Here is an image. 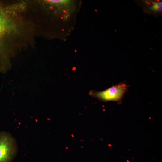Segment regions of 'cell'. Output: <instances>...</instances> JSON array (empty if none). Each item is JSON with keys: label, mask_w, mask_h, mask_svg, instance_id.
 Listing matches in <instances>:
<instances>
[{"label": "cell", "mask_w": 162, "mask_h": 162, "mask_svg": "<svg viewBox=\"0 0 162 162\" xmlns=\"http://www.w3.org/2000/svg\"><path fill=\"white\" fill-rule=\"evenodd\" d=\"M22 23L12 4L0 0V70L7 67L9 55L13 47V34H19L13 32L20 31L17 29L22 28L20 25Z\"/></svg>", "instance_id": "obj_1"}, {"label": "cell", "mask_w": 162, "mask_h": 162, "mask_svg": "<svg viewBox=\"0 0 162 162\" xmlns=\"http://www.w3.org/2000/svg\"><path fill=\"white\" fill-rule=\"evenodd\" d=\"M15 138L8 132H0V162H12L17 154Z\"/></svg>", "instance_id": "obj_2"}, {"label": "cell", "mask_w": 162, "mask_h": 162, "mask_svg": "<svg viewBox=\"0 0 162 162\" xmlns=\"http://www.w3.org/2000/svg\"><path fill=\"white\" fill-rule=\"evenodd\" d=\"M128 88V86L126 84L121 83L113 85L103 91L91 90L88 94L91 96L97 98L101 101H113L120 103Z\"/></svg>", "instance_id": "obj_3"}, {"label": "cell", "mask_w": 162, "mask_h": 162, "mask_svg": "<svg viewBox=\"0 0 162 162\" xmlns=\"http://www.w3.org/2000/svg\"><path fill=\"white\" fill-rule=\"evenodd\" d=\"M150 9L152 11L155 12H160L162 10V2H155L150 8Z\"/></svg>", "instance_id": "obj_4"}]
</instances>
